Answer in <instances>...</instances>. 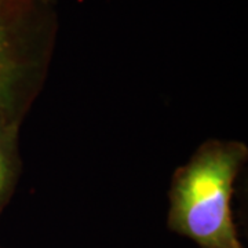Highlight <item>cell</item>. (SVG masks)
Wrapping results in <instances>:
<instances>
[{
	"label": "cell",
	"instance_id": "cell-1",
	"mask_svg": "<svg viewBox=\"0 0 248 248\" xmlns=\"http://www.w3.org/2000/svg\"><path fill=\"white\" fill-rule=\"evenodd\" d=\"M248 156L243 142L210 140L175 171L169 226L200 248H244L232 217L234 182Z\"/></svg>",
	"mask_w": 248,
	"mask_h": 248
},
{
	"label": "cell",
	"instance_id": "cell-2",
	"mask_svg": "<svg viewBox=\"0 0 248 248\" xmlns=\"http://www.w3.org/2000/svg\"><path fill=\"white\" fill-rule=\"evenodd\" d=\"M28 1L0 0V116L18 120H22L35 90V63L28 43Z\"/></svg>",
	"mask_w": 248,
	"mask_h": 248
},
{
	"label": "cell",
	"instance_id": "cell-3",
	"mask_svg": "<svg viewBox=\"0 0 248 248\" xmlns=\"http://www.w3.org/2000/svg\"><path fill=\"white\" fill-rule=\"evenodd\" d=\"M21 122L22 120L0 116V213L11 200L21 172L18 151Z\"/></svg>",
	"mask_w": 248,
	"mask_h": 248
},
{
	"label": "cell",
	"instance_id": "cell-4",
	"mask_svg": "<svg viewBox=\"0 0 248 248\" xmlns=\"http://www.w3.org/2000/svg\"><path fill=\"white\" fill-rule=\"evenodd\" d=\"M37 1H42V3H47V1H50V0H37Z\"/></svg>",
	"mask_w": 248,
	"mask_h": 248
}]
</instances>
